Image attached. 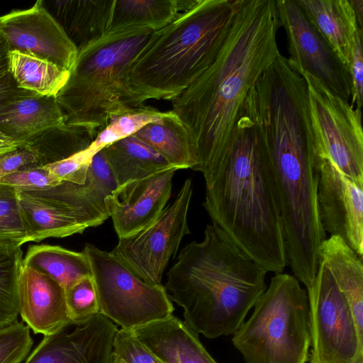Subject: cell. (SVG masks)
I'll list each match as a JSON object with an SVG mask.
<instances>
[{
	"instance_id": "cell-11",
	"label": "cell",
	"mask_w": 363,
	"mask_h": 363,
	"mask_svg": "<svg viewBox=\"0 0 363 363\" xmlns=\"http://www.w3.org/2000/svg\"><path fill=\"white\" fill-rule=\"evenodd\" d=\"M191 180L184 181L174 201L158 218L140 230L120 238L112 250L143 281L160 285L170 258L182 238L190 234L187 216L192 196Z\"/></svg>"
},
{
	"instance_id": "cell-36",
	"label": "cell",
	"mask_w": 363,
	"mask_h": 363,
	"mask_svg": "<svg viewBox=\"0 0 363 363\" xmlns=\"http://www.w3.org/2000/svg\"><path fill=\"white\" fill-rule=\"evenodd\" d=\"M112 355L125 363H164L140 342L132 330H118L114 337Z\"/></svg>"
},
{
	"instance_id": "cell-43",
	"label": "cell",
	"mask_w": 363,
	"mask_h": 363,
	"mask_svg": "<svg viewBox=\"0 0 363 363\" xmlns=\"http://www.w3.org/2000/svg\"><path fill=\"white\" fill-rule=\"evenodd\" d=\"M353 9L354 10V13L356 15V19L358 26L359 32L362 35L363 34V1L362 0H350Z\"/></svg>"
},
{
	"instance_id": "cell-39",
	"label": "cell",
	"mask_w": 363,
	"mask_h": 363,
	"mask_svg": "<svg viewBox=\"0 0 363 363\" xmlns=\"http://www.w3.org/2000/svg\"><path fill=\"white\" fill-rule=\"evenodd\" d=\"M38 152L28 145L0 155V179L24 167L42 164Z\"/></svg>"
},
{
	"instance_id": "cell-7",
	"label": "cell",
	"mask_w": 363,
	"mask_h": 363,
	"mask_svg": "<svg viewBox=\"0 0 363 363\" xmlns=\"http://www.w3.org/2000/svg\"><path fill=\"white\" fill-rule=\"evenodd\" d=\"M246 363H306L311 346L308 299L299 281L275 273L250 318L233 333Z\"/></svg>"
},
{
	"instance_id": "cell-44",
	"label": "cell",
	"mask_w": 363,
	"mask_h": 363,
	"mask_svg": "<svg viewBox=\"0 0 363 363\" xmlns=\"http://www.w3.org/2000/svg\"><path fill=\"white\" fill-rule=\"evenodd\" d=\"M111 363H125V362L123 360H122L121 359H119V358L116 357L112 355Z\"/></svg>"
},
{
	"instance_id": "cell-18",
	"label": "cell",
	"mask_w": 363,
	"mask_h": 363,
	"mask_svg": "<svg viewBox=\"0 0 363 363\" xmlns=\"http://www.w3.org/2000/svg\"><path fill=\"white\" fill-rule=\"evenodd\" d=\"M18 295L22 320L35 334L48 335L71 321L66 289L46 274L23 267Z\"/></svg>"
},
{
	"instance_id": "cell-31",
	"label": "cell",
	"mask_w": 363,
	"mask_h": 363,
	"mask_svg": "<svg viewBox=\"0 0 363 363\" xmlns=\"http://www.w3.org/2000/svg\"><path fill=\"white\" fill-rule=\"evenodd\" d=\"M164 114V112L144 105L115 116L97 133L88 149L95 154L119 140L133 135L147 123L161 118Z\"/></svg>"
},
{
	"instance_id": "cell-22",
	"label": "cell",
	"mask_w": 363,
	"mask_h": 363,
	"mask_svg": "<svg viewBox=\"0 0 363 363\" xmlns=\"http://www.w3.org/2000/svg\"><path fill=\"white\" fill-rule=\"evenodd\" d=\"M320 253L321 261L351 308L359 332L363 335L362 257L336 235H330L323 242Z\"/></svg>"
},
{
	"instance_id": "cell-24",
	"label": "cell",
	"mask_w": 363,
	"mask_h": 363,
	"mask_svg": "<svg viewBox=\"0 0 363 363\" xmlns=\"http://www.w3.org/2000/svg\"><path fill=\"white\" fill-rule=\"evenodd\" d=\"M103 150L117 186L174 167L157 152L133 135Z\"/></svg>"
},
{
	"instance_id": "cell-13",
	"label": "cell",
	"mask_w": 363,
	"mask_h": 363,
	"mask_svg": "<svg viewBox=\"0 0 363 363\" xmlns=\"http://www.w3.org/2000/svg\"><path fill=\"white\" fill-rule=\"evenodd\" d=\"M0 32L10 51L47 60L69 72L74 65L77 47L42 1L0 16Z\"/></svg>"
},
{
	"instance_id": "cell-34",
	"label": "cell",
	"mask_w": 363,
	"mask_h": 363,
	"mask_svg": "<svg viewBox=\"0 0 363 363\" xmlns=\"http://www.w3.org/2000/svg\"><path fill=\"white\" fill-rule=\"evenodd\" d=\"M33 345L27 325L16 322L0 328V363H21Z\"/></svg>"
},
{
	"instance_id": "cell-26",
	"label": "cell",
	"mask_w": 363,
	"mask_h": 363,
	"mask_svg": "<svg viewBox=\"0 0 363 363\" xmlns=\"http://www.w3.org/2000/svg\"><path fill=\"white\" fill-rule=\"evenodd\" d=\"M23 267L38 271L57 281L67 290L86 277H92L89 261L84 251H72L58 245H31Z\"/></svg>"
},
{
	"instance_id": "cell-41",
	"label": "cell",
	"mask_w": 363,
	"mask_h": 363,
	"mask_svg": "<svg viewBox=\"0 0 363 363\" xmlns=\"http://www.w3.org/2000/svg\"><path fill=\"white\" fill-rule=\"evenodd\" d=\"M9 51L8 43L0 32V77L9 72L8 55Z\"/></svg>"
},
{
	"instance_id": "cell-32",
	"label": "cell",
	"mask_w": 363,
	"mask_h": 363,
	"mask_svg": "<svg viewBox=\"0 0 363 363\" xmlns=\"http://www.w3.org/2000/svg\"><path fill=\"white\" fill-rule=\"evenodd\" d=\"M25 242L27 234L20 210L18 191L0 184V246H21Z\"/></svg>"
},
{
	"instance_id": "cell-2",
	"label": "cell",
	"mask_w": 363,
	"mask_h": 363,
	"mask_svg": "<svg viewBox=\"0 0 363 363\" xmlns=\"http://www.w3.org/2000/svg\"><path fill=\"white\" fill-rule=\"evenodd\" d=\"M254 123L279 206L287 264L307 290L327 238L318 210L320 169L310 118L303 106L286 100L264 107Z\"/></svg>"
},
{
	"instance_id": "cell-23",
	"label": "cell",
	"mask_w": 363,
	"mask_h": 363,
	"mask_svg": "<svg viewBox=\"0 0 363 363\" xmlns=\"http://www.w3.org/2000/svg\"><path fill=\"white\" fill-rule=\"evenodd\" d=\"M135 137L151 147L172 167L195 170L199 164L194 140L180 119L172 111L143 126Z\"/></svg>"
},
{
	"instance_id": "cell-8",
	"label": "cell",
	"mask_w": 363,
	"mask_h": 363,
	"mask_svg": "<svg viewBox=\"0 0 363 363\" xmlns=\"http://www.w3.org/2000/svg\"><path fill=\"white\" fill-rule=\"evenodd\" d=\"M99 313L121 329L133 330L166 319L174 310L164 286L140 279L112 252L86 244Z\"/></svg>"
},
{
	"instance_id": "cell-35",
	"label": "cell",
	"mask_w": 363,
	"mask_h": 363,
	"mask_svg": "<svg viewBox=\"0 0 363 363\" xmlns=\"http://www.w3.org/2000/svg\"><path fill=\"white\" fill-rule=\"evenodd\" d=\"M60 182L50 174L45 164L24 167L0 179V184L11 186L18 191L45 190Z\"/></svg>"
},
{
	"instance_id": "cell-25",
	"label": "cell",
	"mask_w": 363,
	"mask_h": 363,
	"mask_svg": "<svg viewBox=\"0 0 363 363\" xmlns=\"http://www.w3.org/2000/svg\"><path fill=\"white\" fill-rule=\"evenodd\" d=\"M196 0H115L106 33L130 26L157 30L190 8Z\"/></svg>"
},
{
	"instance_id": "cell-20",
	"label": "cell",
	"mask_w": 363,
	"mask_h": 363,
	"mask_svg": "<svg viewBox=\"0 0 363 363\" xmlns=\"http://www.w3.org/2000/svg\"><path fill=\"white\" fill-rule=\"evenodd\" d=\"M132 332L164 363H217L201 343L198 335L174 315Z\"/></svg>"
},
{
	"instance_id": "cell-42",
	"label": "cell",
	"mask_w": 363,
	"mask_h": 363,
	"mask_svg": "<svg viewBox=\"0 0 363 363\" xmlns=\"http://www.w3.org/2000/svg\"><path fill=\"white\" fill-rule=\"evenodd\" d=\"M20 147H23L21 145L16 143L6 135H5L0 130V155L13 151Z\"/></svg>"
},
{
	"instance_id": "cell-30",
	"label": "cell",
	"mask_w": 363,
	"mask_h": 363,
	"mask_svg": "<svg viewBox=\"0 0 363 363\" xmlns=\"http://www.w3.org/2000/svg\"><path fill=\"white\" fill-rule=\"evenodd\" d=\"M20 245L0 246V328L17 322L18 284L23 268Z\"/></svg>"
},
{
	"instance_id": "cell-38",
	"label": "cell",
	"mask_w": 363,
	"mask_h": 363,
	"mask_svg": "<svg viewBox=\"0 0 363 363\" xmlns=\"http://www.w3.org/2000/svg\"><path fill=\"white\" fill-rule=\"evenodd\" d=\"M348 72L351 84L350 104L362 109L363 101L362 35L358 31L354 38Z\"/></svg>"
},
{
	"instance_id": "cell-27",
	"label": "cell",
	"mask_w": 363,
	"mask_h": 363,
	"mask_svg": "<svg viewBox=\"0 0 363 363\" xmlns=\"http://www.w3.org/2000/svg\"><path fill=\"white\" fill-rule=\"evenodd\" d=\"M8 71L20 89L48 97H57L70 75L52 62L16 50L9 52Z\"/></svg>"
},
{
	"instance_id": "cell-21",
	"label": "cell",
	"mask_w": 363,
	"mask_h": 363,
	"mask_svg": "<svg viewBox=\"0 0 363 363\" xmlns=\"http://www.w3.org/2000/svg\"><path fill=\"white\" fill-rule=\"evenodd\" d=\"M306 17L347 69L359 31L350 0H296Z\"/></svg>"
},
{
	"instance_id": "cell-1",
	"label": "cell",
	"mask_w": 363,
	"mask_h": 363,
	"mask_svg": "<svg viewBox=\"0 0 363 363\" xmlns=\"http://www.w3.org/2000/svg\"><path fill=\"white\" fill-rule=\"evenodd\" d=\"M276 0H238L208 65L171 110L190 133L208 181L226 156L250 89L280 54Z\"/></svg>"
},
{
	"instance_id": "cell-5",
	"label": "cell",
	"mask_w": 363,
	"mask_h": 363,
	"mask_svg": "<svg viewBox=\"0 0 363 363\" xmlns=\"http://www.w3.org/2000/svg\"><path fill=\"white\" fill-rule=\"evenodd\" d=\"M238 0H196L155 30L128 72L137 107L148 99L173 100L208 65Z\"/></svg>"
},
{
	"instance_id": "cell-3",
	"label": "cell",
	"mask_w": 363,
	"mask_h": 363,
	"mask_svg": "<svg viewBox=\"0 0 363 363\" xmlns=\"http://www.w3.org/2000/svg\"><path fill=\"white\" fill-rule=\"evenodd\" d=\"M205 183L203 206L212 225L267 272H283L279 206L254 123L243 109L226 156Z\"/></svg>"
},
{
	"instance_id": "cell-29",
	"label": "cell",
	"mask_w": 363,
	"mask_h": 363,
	"mask_svg": "<svg viewBox=\"0 0 363 363\" xmlns=\"http://www.w3.org/2000/svg\"><path fill=\"white\" fill-rule=\"evenodd\" d=\"M63 16L62 28L77 49L107 31L113 1H55Z\"/></svg>"
},
{
	"instance_id": "cell-40",
	"label": "cell",
	"mask_w": 363,
	"mask_h": 363,
	"mask_svg": "<svg viewBox=\"0 0 363 363\" xmlns=\"http://www.w3.org/2000/svg\"><path fill=\"white\" fill-rule=\"evenodd\" d=\"M27 91L20 89L8 72L0 77V107Z\"/></svg>"
},
{
	"instance_id": "cell-28",
	"label": "cell",
	"mask_w": 363,
	"mask_h": 363,
	"mask_svg": "<svg viewBox=\"0 0 363 363\" xmlns=\"http://www.w3.org/2000/svg\"><path fill=\"white\" fill-rule=\"evenodd\" d=\"M18 203L27 242L67 237L82 233L86 229L74 218L26 192L18 191Z\"/></svg>"
},
{
	"instance_id": "cell-16",
	"label": "cell",
	"mask_w": 363,
	"mask_h": 363,
	"mask_svg": "<svg viewBox=\"0 0 363 363\" xmlns=\"http://www.w3.org/2000/svg\"><path fill=\"white\" fill-rule=\"evenodd\" d=\"M103 150L92 157L84 184L61 182L45 190L23 192L74 218L86 228L102 224L109 218L105 198L118 187Z\"/></svg>"
},
{
	"instance_id": "cell-6",
	"label": "cell",
	"mask_w": 363,
	"mask_h": 363,
	"mask_svg": "<svg viewBox=\"0 0 363 363\" xmlns=\"http://www.w3.org/2000/svg\"><path fill=\"white\" fill-rule=\"evenodd\" d=\"M154 31L145 26L127 27L78 48L69 79L56 97L67 126L96 135L112 117L138 108L127 72Z\"/></svg>"
},
{
	"instance_id": "cell-15",
	"label": "cell",
	"mask_w": 363,
	"mask_h": 363,
	"mask_svg": "<svg viewBox=\"0 0 363 363\" xmlns=\"http://www.w3.org/2000/svg\"><path fill=\"white\" fill-rule=\"evenodd\" d=\"M318 203L325 232L343 239L363 256V180L342 173L328 161L319 162Z\"/></svg>"
},
{
	"instance_id": "cell-17",
	"label": "cell",
	"mask_w": 363,
	"mask_h": 363,
	"mask_svg": "<svg viewBox=\"0 0 363 363\" xmlns=\"http://www.w3.org/2000/svg\"><path fill=\"white\" fill-rule=\"evenodd\" d=\"M177 170L172 167L128 182L105 198L118 238L140 230L158 218L170 198Z\"/></svg>"
},
{
	"instance_id": "cell-19",
	"label": "cell",
	"mask_w": 363,
	"mask_h": 363,
	"mask_svg": "<svg viewBox=\"0 0 363 363\" xmlns=\"http://www.w3.org/2000/svg\"><path fill=\"white\" fill-rule=\"evenodd\" d=\"M65 123L56 97L27 91L0 107V130L22 146Z\"/></svg>"
},
{
	"instance_id": "cell-9",
	"label": "cell",
	"mask_w": 363,
	"mask_h": 363,
	"mask_svg": "<svg viewBox=\"0 0 363 363\" xmlns=\"http://www.w3.org/2000/svg\"><path fill=\"white\" fill-rule=\"evenodd\" d=\"M299 72L306 83L313 150L318 164L330 162L345 174L363 180L362 109L331 92L314 76Z\"/></svg>"
},
{
	"instance_id": "cell-10",
	"label": "cell",
	"mask_w": 363,
	"mask_h": 363,
	"mask_svg": "<svg viewBox=\"0 0 363 363\" xmlns=\"http://www.w3.org/2000/svg\"><path fill=\"white\" fill-rule=\"evenodd\" d=\"M307 295L310 363H363V335L346 298L322 261Z\"/></svg>"
},
{
	"instance_id": "cell-4",
	"label": "cell",
	"mask_w": 363,
	"mask_h": 363,
	"mask_svg": "<svg viewBox=\"0 0 363 363\" xmlns=\"http://www.w3.org/2000/svg\"><path fill=\"white\" fill-rule=\"evenodd\" d=\"M268 272L219 229L208 224L201 242L180 252L165 289L186 325L208 338L233 334L267 289Z\"/></svg>"
},
{
	"instance_id": "cell-14",
	"label": "cell",
	"mask_w": 363,
	"mask_h": 363,
	"mask_svg": "<svg viewBox=\"0 0 363 363\" xmlns=\"http://www.w3.org/2000/svg\"><path fill=\"white\" fill-rule=\"evenodd\" d=\"M116 324L99 313L45 335L24 363H111Z\"/></svg>"
},
{
	"instance_id": "cell-37",
	"label": "cell",
	"mask_w": 363,
	"mask_h": 363,
	"mask_svg": "<svg viewBox=\"0 0 363 363\" xmlns=\"http://www.w3.org/2000/svg\"><path fill=\"white\" fill-rule=\"evenodd\" d=\"M94 155L87 147L65 159L45 164V166L58 181L82 184L86 181Z\"/></svg>"
},
{
	"instance_id": "cell-12",
	"label": "cell",
	"mask_w": 363,
	"mask_h": 363,
	"mask_svg": "<svg viewBox=\"0 0 363 363\" xmlns=\"http://www.w3.org/2000/svg\"><path fill=\"white\" fill-rule=\"evenodd\" d=\"M278 18L287 38L288 58L301 72L318 79L331 92L349 101L347 69L306 17L296 0H276Z\"/></svg>"
},
{
	"instance_id": "cell-33",
	"label": "cell",
	"mask_w": 363,
	"mask_h": 363,
	"mask_svg": "<svg viewBox=\"0 0 363 363\" xmlns=\"http://www.w3.org/2000/svg\"><path fill=\"white\" fill-rule=\"evenodd\" d=\"M69 318L77 321L99 313V303L92 277H86L66 290Z\"/></svg>"
}]
</instances>
